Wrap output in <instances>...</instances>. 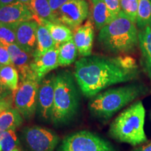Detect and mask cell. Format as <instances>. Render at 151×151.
I'll list each match as a JSON object with an SVG mask.
<instances>
[{
	"instance_id": "5bb4252c",
	"label": "cell",
	"mask_w": 151,
	"mask_h": 151,
	"mask_svg": "<svg viewBox=\"0 0 151 151\" xmlns=\"http://www.w3.org/2000/svg\"><path fill=\"white\" fill-rule=\"evenodd\" d=\"M94 37V26L90 20L77 28L73 34V41L81 55L90 56L92 54Z\"/></svg>"
},
{
	"instance_id": "ba28073f",
	"label": "cell",
	"mask_w": 151,
	"mask_h": 151,
	"mask_svg": "<svg viewBox=\"0 0 151 151\" xmlns=\"http://www.w3.org/2000/svg\"><path fill=\"white\" fill-rule=\"evenodd\" d=\"M89 15L87 0H69L60 7L57 18L58 22L71 29L80 27Z\"/></svg>"
},
{
	"instance_id": "ac0fdd59",
	"label": "cell",
	"mask_w": 151,
	"mask_h": 151,
	"mask_svg": "<svg viewBox=\"0 0 151 151\" xmlns=\"http://www.w3.org/2000/svg\"><path fill=\"white\" fill-rule=\"evenodd\" d=\"M39 23L44 24L50 32L57 46L67 42L73 39V33L70 28L60 22H52L46 20H41Z\"/></svg>"
},
{
	"instance_id": "7402d4cb",
	"label": "cell",
	"mask_w": 151,
	"mask_h": 151,
	"mask_svg": "<svg viewBox=\"0 0 151 151\" xmlns=\"http://www.w3.org/2000/svg\"><path fill=\"white\" fill-rule=\"evenodd\" d=\"M78 49L73 39L62 43L58 48L59 66H68L75 62L78 56Z\"/></svg>"
},
{
	"instance_id": "1f68e13d",
	"label": "cell",
	"mask_w": 151,
	"mask_h": 151,
	"mask_svg": "<svg viewBox=\"0 0 151 151\" xmlns=\"http://www.w3.org/2000/svg\"><path fill=\"white\" fill-rule=\"evenodd\" d=\"M12 92V91H11L8 88H6L0 81V99L10 97Z\"/></svg>"
},
{
	"instance_id": "cb8c5ba5",
	"label": "cell",
	"mask_w": 151,
	"mask_h": 151,
	"mask_svg": "<svg viewBox=\"0 0 151 151\" xmlns=\"http://www.w3.org/2000/svg\"><path fill=\"white\" fill-rule=\"evenodd\" d=\"M136 24L139 30L151 24V0H138Z\"/></svg>"
},
{
	"instance_id": "6da1fadb",
	"label": "cell",
	"mask_w": 151,
	"mask_h": 151,
	"mask_svg": "<svg viewBox=\"0 0 151 151\" xmlns=\"http://www.w3.org/2000/svg\"><path fill=\"white\" fill-rule=\"evenodd\" d=\"M139 70H130L122 65L119 56L83 57L75 64L74 76L87 97H92L109 86L134 80Z\"/></svg>"
},
{
	"instance_id": "277c9868",
	"label": "cell",
	"mask_w": 151,
	"mask_h": 151,
	"mask_svg": "<svg viewBox=\"0 0 151 151\" xmlns=\"http://www.w3.org/2000/svg\"><path fill=\"white\" fill-rule=\"evenodd\" d=\"M145 117L146 110L142 101L132 104L113 120L110 126V135L118 141L132 146L146 142Z\"/></svg>"
},
{
	"instance_id": "f546056e",
	"label": "cell",
	"mask_w": 151,
	"mask_h": 151,
	"mask_svg": "<svg viewBox=\"0 0 151 151\" xmlns=\"http://www.w3.org/2000/svg\"><path fill=\"white\" fill-rule=\"evenodd\" d=\"M48 1L50 7H51L52 11H53V13L57 16V13H58L60 7L69 0H48Z\"/></svg>"
},
{
	"instance_id": "7c38bea8",
	"label": "cell",
	"mask_w": 151,
	"mask_h": 151,
	"mask_svg": "<svg viewBox=\"0 0 151 151\" xmlns=\"http://www.w3.org/2000/svg\"><path fill=\"white\" fill-rule=\"evenodd\" d=\"M38 22L27 20L14 26L16 35V43L24 50L32 54L37 47V30Z\"/></svg>"
},
{
	"instance_id": "f1b7e54d",
	"label": "cell",
	"mask_w": 151,
	"mask_h": 151,
	"mask_svg": "<svg viewBox=\"0 0 151 151\" xmlns=\"http://www.w3.org/2000/svg\"><path fill=\"white\" fill-rule=\"evenodd\" d=\"M12 65L10 55L6 47L0 45V65Z\"/></svg>"
},
{
	"instance_id": "9a60e30c",
	"label": "cell",
	"mask_w": 151,
	"mask_h": 151,
	"mask_svg": "<svg viewBox=\"0 0 151 151\" xmlns=\"http://www.w3.org/2000/svg\"><path fill=\"white\" fill-rule=\"evenodd\" d=\"M6 48L10 55L12 65L20 73V79L35 73L30 67L33 60L32 54L24 50L17 43L9 45Z\"/></svg>"
},
{
	"instance_id": "d4e9b609",
	"label": "cell",
	"mask_w": 151,
	"mask_h": 151,
	"mask_svg": "<svg viewBox=\"0 0 151 151\" xmlns=\"http://www.w3.org/2000/svg\"><path fill=\"white\" fill-rule=\"evenodd\" d=\"M18 144L15 129H9L0 134V146L2 151H12L16 148Z\"/></svg>"
},
{
	"instance_id": "603a6c76",
	"label": "cell",
	"mask_w": 151,
	"mask_h": 151,
	"mask_svg": "<svg viewBox=\"0 0 151 151\" xmlns=\"http://www.w3.org/2000/svg\"><path fill=\"white\" fill-rule=\"evenodd\" d=\"M0 81L14 93L19 86L18 69L13 65H0Z\"/></svg>"
},
{
	"instance_id": "836d02e7",
	"label": "cell",
	"mask_w": 151,
	"mask_h": 151,
	"mask_svg": "<svg viewBox=\"0 0 151 151\" xmlns=\"http://www.w3.org/2000/svg\"><path fill=\"white\" fill-rule=\"evenodd\" d=\"M18 1V0H0V6H1L11 4L16 2V1Z\"/></svg>"
},
{
	"instance_id": "ffe728a7",
	"label": "cell",
	"mask_w": 151,
	"mask_h": 151,
	"mask_svg": "<svg viewBox=\"0 0 151 151\" xmlns=\"http://www.w3.org/2000/svg\"><path fill=\"white\" fill-rule=\"evenodd\" d=\"M22 122V116L16 108L6 109L0 115V134L6 130L16 129Z\"/></svg>"
},
{
	"instance_id": "4316f807",
	"label": "cell",
	"mask_w": 151,
	"mask_h": 151,
	"mask_svg": "<svg viewBox=\"0 0 151 151\" xmlns=\"http://www.w3.org/2000/svg\"><path fill=\"white\" fill-rule=\"evenodd\" d=\"M121 11L132 22L137 21L138 12V0H120Z\"/></svg>"
},
{
	"instance_id": "4dcf8cb0",
	"label": "cell",
	"mask_w": 151,
	"mask_h": 151,
	"mask_svg": "<svg viewBox=\"0 0 151 151\" xmlns=\"http://www.w3.org/2000/svg\"><path fill=\"white\" fill-rule=\"evenodd\" d=\"M12 107V98L11 96L4 99H0V115L4 111Z\"/></svg>"
},
{
	"instance_id": "d6986e66",
	"label": "cell",
	"mask_w": 151,
	"mask_h": 151,
	"mask_svg": "<svg viewBox=\"0 0 151 151\" xmlns=\"http://www.w3.org/2000/svg\"><path fill=\"white\" fill-rule=\"evenodd\" d=\"M50 32L44 24H38L37 30V47L33 53V58L39 56L48 50L56 46Z\"/></svg>"
},
{
	"instance_id": "e575fe53",
	"label": "cell",
	"mask_w": 151,
	"mask_h": 151,
	"mask_svg": "<svg viewBox=\"0 0 151 151\" xmlns=\"http://www.w3.org/2000/svg\"><path fill=\"white\" fill-rule=\"evenodd\" d=\"M18 1H20V2H22V4H24L28 6L31 0H18Z\"/></svg>"
},
{
	"instance_id": "74e56055",
	"label": "cell",
	"mask_w": 151,
	"mask_h": 151,
	"mask_svg": "<svg viewBox=\"0 0 151 151\" xmlns=\"http://www.w3.org/2000/svg\"><path fill=\"white\" fill-rule=\"evenodd\" d=\"M0 151H2V150H1V146H0Z\"/></svg>"
},
{
	"instance_id": "83f0119b",
	"label": "cell",
	"mask_w": 151,
	"mask_h": 151,
	"mask_svg": "<svg viewBox=\"0 0 151 151\" xmlns=\"http://www.w3.org/2000/svg\"><path fill=\"white\" fill-rule=\"evenodd\" d=\"M113 20L121 11L120 0H104Z\"/></svg>"
},
{
	"instance_id": "d6a6232c",
	"label": "cell",
	"mask_w": 151,
	"mask_h": 151,
	"mask_svg": "<svg viewBox=\"0 0 151 151\" xmlns=\"http://www.w3.org/2000/svg\"><path fill=\"white\" fill-rule=\"evenodd\" d=\"M133 151H151V142L137 147V148L134 149Z\"/></svg>"
},
{
	"instance_id": "8fae6325",
	"label": "cell",
	"mask_w": 151,
	"mask_h": 151,
	"mask_svg": "<svg viewBox=\"0 0 151 151\" xmlns=\"http://www.w3.org/2000/svg\"><path fill=\"white\" fill-rule=\"evenodd\" d=\"M35 19V17L29 10V7L19 1L0 6L1 24L15 26L20 22Z\"/></svg>"
},
{
	"instance_id": "8992f818",
	"label": "cell",
	"mask_w": 151,
	"mask_h": 151,
	"mask_svg": "<svg viewBox=\"0 0 151 151\" xmlns=\"http://www.w3.org/2000/svg\"><path fill=\"white\" fill-rule=\"evenodd\" d=\"M18 89L14 92L15 108L24 118L29 119L35 114L37 106L38 91L41 81L35 73L20 79Z\"/></svg>"
},
{
	"instance_id": "5b68a950",
	"label": "cell",
	"mask_w": 151,
	"mask_h": 151,
	"mask_svg": "<svg viewBox=\"0 0 151 151\" xmlns=\"http://www.w3.org/2000/svg\"><path fill=\"white\" fill-rule=\"evenodd\" d=\"M78 106V92L72 76L69 71L58 73L55 78L52 120L61 123L70 120L76 113Z\"/></svg>"
},
{
	"instance_id": "8d00e7d4",
	"label": "cell",
	"mask_w": 151,
	"mask_h": 151,
	"mask_svg": "<svg viewBox=\"0 0 151 151\" xmlns=\"http://www.w3.org/2000/svg\"><path fill=\"white\" fill-rule=\"evenodd\" d=\"M12 151H20V150H19V149H18V148H15V149H14V150H13Z\"/></svg>"
},
{
	"instance_id": "30bf717a",
	"label": "cell",
	"mask_w": 151,
	"mask_h": 151,
	"mask_svg": "<svg viewBox=\"0 0 151 151\" xmlns=\"http://www.w3.org/2000/svg\"><path fill=\"white\" fill-rule=\"evenodd\" d=\"M55 78V75L51 74L44 77L41 81L38 91L37 106L41 116L46 120L51 118L54 104Z\"/></svg>"
},
{
	"instance_id": "4fadbf2b",
	"label": "cell",
	"mask_w": 151,
	"mask_h": 151,
	"mask_svg": "<svg viewBox=\"0 0 151 151\" xmlns=\"http://www.w3.org/2000/svg\"><path fill=\"white\" fill-rule=\"evenodd\" d=\"M58 48L59 46H56L45 53L33 58L30 67L40 81H42L50 71L59 67Z\"/></svg>"
},
{
	"instance_id": "d590c367",
	"label": "cell",
	"mask_w": 151,
	"mask_h": 151,
	"mask_svg": "<svg viewBox=\"0 0 151 151\" xmlns=\"http://www.w3.org/2000/svg\"><path fill=\"white\" fill-rule=\"evenodd\" d=\"M90 1L92 4H94V3L97 2V1H99V0H90Z\"/></svg>"
},
{
	"instance_id": "484cf974",
	"label": "cell",
	"mask_w": 151,
	"mask_h": 151,
	"mask_svg": "<svg viewBox=\"0 0 151 151\" xmlns=\"http://www.w3.org/2000/svg\"><path fill=\"white\" fill-rule=\"evenodd\" d=\"M13 43H17L14 26L0 23V45L6 47Z\"/></svg>"
},
{
	"instance_id": "44dd1931",
	"label": "cell",
	"mask_w": 151,
	"mask_h": 151,
	"mask_svg": "<svg viewBox=\"0 0 151 151\" xmlns=\"http://www.w3.org/2000/svg\"><path fill=\"white\" fill-rule=\"evenodd\" d=\"M92 4V17L94 24L96 29L100 30L112 21L113 19L104 0H99Z\"/></svg>"
},
{
	"instance_id": "3957f363",
	"label": "cell",
	"mask_w": 151,
	"mask_h": 151,
	"mask_svg": "<svg viewBox=\"0 0 151 151\" xmlns=\"http://www.w3.org/2000/svg\"><path fill=\"white\" fill-rule=\"evenodd\" d=\"M146 92V86L141 84L127 85L106 90L94 96L89 104V109L97 118L108 120Z\"/></svg>"
},
{
	"instance_id": "7a4b0ae2",
	"label": "cell",
	"mask_w": 151,
	"mask_h": 151,
	"mask_svg": "<svg viewBox=\"0 0 151 151\" xmlns=\"http://www.w3.org/2000/svg\"><path fill=\"white\" fill-rule=\"evenodd\" d=\"M139 30L121 11L114 20L99 30L97 40L105 50L114 54L133 52L139 44Z\"/></svg>"
},
{
	"instance_id": "e0dca14e",
	"label": "cell",
	"mask_w": 151,
	"mask_h": 151,
	"mask_svg": "<svg viewBox=\"0 0 151 151\" xmlns=\"http://www.w3.org/2000/svg\"><path fill=\"white\" fill-rule=\"evenodd\" d=\"M27 6L35 16V20L38 23L41 20L59 22L48 0H31Z\"/></svg>"
},
{
	"instance_id": "52a82bcc",
	"label": "cell",
	"mask_w": 151,
	"mask_h": 151,
	"mask_svg": "<svg viewBox=\"0 0 151 151\" xmlns=\"http://www.w3.org/2000/svg\"><path fill=\"white\" fill-rule=\"evenodd\" d=\"M61 151H114L102 138L91 132L82 131L67 137L63 141Z\"/></svg>"
},
{
	"instance_id": "2e32d148",
	"label": "cell",
	"mask_w": 151,
	"mask_h": 151,
	"mask_svg": "<svg viewBox=\"0 0 151 151\" xmlns=\"http://www.w3.org/2000/svg\"><path fill=\"white\" fill-rule=\"evenodd\" d=\"M138 37L143 68L151 81V24L139 30Z\"/></svg>"
},
{
	"instance_id": "9c48e42d",
	"label": "cell",
	"mask_w": 151,
	"mask_h": 151,
	"mask_svg": "<svg viewBox=\"0 0 151 151\" xmlns=\"http://www.w3.org/2000/svg\"><path fill=\"white\" fill-rule=\"evenodd\" d=\"M24 137L31 151H53L58 143L55 134L38 126L26 128Z\"/></svg>"
}]
</instances>
